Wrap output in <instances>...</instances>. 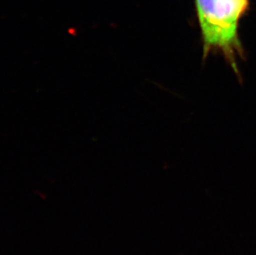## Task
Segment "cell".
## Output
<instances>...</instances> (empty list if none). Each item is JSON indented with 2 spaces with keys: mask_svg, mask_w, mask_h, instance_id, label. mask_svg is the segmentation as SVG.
Segmentation results:
<instances>
[{
  "mask_svg": "<svg viewBox=\"0 0 256 255\" xmlns=\"http://www.w3.org/2000/svg\"><path fill=\"white\" fill-rule=\"evenodd\" d=\"M202 39L203 60L222 54L240 80V60L244 51L240 38V20L249 10V0H196Z\"/></svg>",
  "mask_w": 256,
  "mask_h": 255,
  "instance_id": "1",
  "label": "cell"
}]
</instances>
